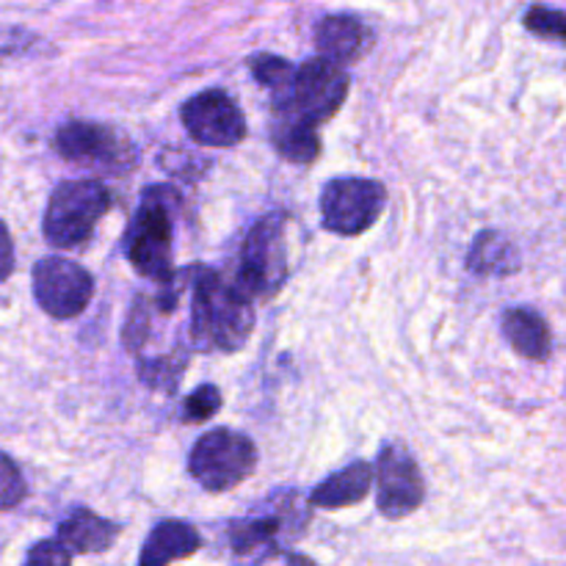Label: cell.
<instances>
[{
  "label": "cell",
  "instance_id": "cell-9",
  "mask_svg": "<svg viewBox=\"0 0 566 566\" xmlns=\"http://www.w3.org/2000/svg\"><path fill=\"white\" fill-rule=\"evenodd\" d=\"M387 208V188L368 177H337L321 191L324 230L357 238L379 221Z\"/></svg>",
  "mask_w": 566,
  "mask_h": 566
},
{
  "label": "cell",
  "instance_id": "cell-11",
  "mask_svg": "<svg viewBox=\"0 0 566 566\" xmlns=\"http://www.w3.org/2000/svg\"><path fill=\"white\" fill-rule=\"evenodd\" d=\"M180 122L188 136L202 147L227 149L247 138V116L241 105L221 88H205L180 108Z\"/></svg>",
  "mask_w": 566,
  "mask_h": 566
},
{
  "label": "cell",
  "instance_id": "cell-19",
  "mask_svg": "<svg viewBox=\"0 0 566 566\" xmlns=\"http://www.w3.org/2000/svg\"><path fill=\"white\" fill-rule=\"evenodd\" d=\"M271 144L291 164H313L321 155V138L315 136V130L296 122H271Z\"/></svg>",
  "mask_w": 566,
  "mask_h": 566
},
{
  "label": "cell",
  "instance_id": "cell-23",
  "mask_svg": "<svg viewBox=\"0 0 566 566\" xmlns=\"http://www.w3.org/2000/svg\"><path fill=\"white\" fill-rule=\"evenodd\" d=\"M25 495L28 486L20 468L14 464V459L6 457V453L0 451V512L20 506V503L25 501Z\"/></svg>",
  "mask_w": 566,
  "mask_h": 566
},
{
  "label": "cell",
  "instance_id": "cell-15",
  "mask_svg": "<svg viewBox=\"0 0 566 566\" xmlns=\"http://www.w3.org/2000/svg\"><path fill=\"white\" fill-rule=\"evenodd\" d=\"M202 547V536L193 525L182 520H164L149 531L147 542L138 556V566H169L182 558H191Z\"/></svg>",
  "mask_w": 566,
  "mask_h": 566
},
{
  "label": "cell",
  "instance_id": "cell-27",
  "mask_svg": "<svg viewBox=\"0 0 566 566\" xmlns=\"http://www.w3.org/2000/svg\"><path fill=\"white\" fill-rule=\"evenodd\" d=\"M14 271V243H11L9 227L0 221V282H6Z\"/></svg>",
  "mask_w": 566,
  "mask_h": 566
},
{
  "label": "cell",
  "instance_id": "cell-12",
  "mask_svg": "<svg viewBox=\"0 0 566 566\" xmlns=\"http://www.w3.org/2000/svg\"><path fill=\"white\" fill-rule=\"evenodd\" d=\"M94 296V280L66 258H42L33 265V298L50 318H75Z\"/></svg>",
  "mask_w": 566,
  "mask_h": 566
},
{
  "label": "cell",
  "instance_id": "cell-16",
  "mask_svg": "<svg viewBox=\"0 0 566 566\" xmlns=\"http://www.w3.org/2000/svg\"><path fill=\"white\" fill-rule=\"evenodd\" d=\"M503 337L525 359L545 363L553 354V335L547 321L534 307H509L503 313Z\"/></svg>",
  "mask_w": 566,
  "mask_h": 566
},
{
  "label": "cell",
  "instance_id": "cell-10",
  "mask_svg": "<svg viewBox=\"0 0 566 566\" xmlns=\"http://www.w3.org/2000/svg\"><path fill=\"white\" fill-rule=\"evenodd\" d=\"M376 509L387 520H403L418 512L426 497V481L418 462L401 442H387L376 459Z\"/></svg>",
  "mask_w": 566,
  "mask_h": 566
},
{
  "label": "cell",
  "instance_id": "cell-28",
  "mask_svg": "<svg viewBox=\"0 0 566 566\" xmlns=\"http://www.w3.org/2000/svg\"><path fill=\"white\" fill-rule=\"evenodd\" d=\"M285 556V566H318L313 558L302 556V553H282Z\"/></svg>",
  "mask_w": 566,
  "mask_h": 566
},
{
  "label": "cell",
  "instance_id": "cell-24",
  "mask_svg": "<svg viewBox=\"0 0 566 566\" xmlns=\"http://www.w3.org/2000/svg\"><path fill=\"white\" fill-rule=\"evenodd\" d=\"M219 409H221L219 387L202 385L186 398V403H182V420H186V423H205V420L213 418Z\"/></svg>",
  "mask_w": 566,
  "mask_h": 566
},
{
  "label": "cell",
  "instance_id": "cell-14",
  "mask_svg": "<svg viewBox=\"0 0 566 566\" xmlns=\"http://www.w3.org/2000/svg\"><path fill=\"white\" fill-rule=\"evenodd\" d=\"M374 479V464L363 462V459H359V462H352L348 468L337 470L335 475L321 481V484L310 492V506L329 509V512L357 506V503H363L365 497L370 495Z\"/></svg>",
  "mask_w": 566,
  "mask_h": 566
},
{
  "label": "cell",
  "instance_id": "cell-13",
  "mask_svg": "<svg viewBox=\"0 0 566 566\" xmlns=\"http://www.w3.org/2000/svg\"><path fill=\"white\" fill-rule=\"evenodd\" d=\"M370 31L348 14H329L315 25V48L321 59L332 61L337 66L354 64L363 59L370 48Z\"/></svg>",
  "mask_w": 566,
  "mask_h": 566
},
{
  "label": "cell",
  "instance_id": "cell-8",
  "mask_svg": "<svg viewBox=\"0 0 566 566\" xmlns=\"http://www.w3.org/2000/svg\"><path fill=\"white\" fill-rule=\"evenodd\" d=\"M258 468V448L247 434L213 429L202 434L188 457V473L202 490L230 492L243 484Z\"/></svg>",
  "mask_w": 566,
  "mask_h": 566
},
{
  "label": "cell",
  "instance_id": "cell-25",
  "mask_svg": "<svg viewBox=\"0 0 566 566\" xmlns=\"http://www.w3.org/2000/svg\"><path fill=\"white\" fill-rule=\"evenodd\" d=\"M149 337V302L144 296H136L130 313H127L125 332H122V343L125 348H130L133 354H138L144 348Z\"/></svg>",
  "mask_w": 566,
  "mask_h": 566
},
{
  "label": "cell",
  "instance_id": "cell-18",
  "mask_svg": "<svg viewBox=\"0 0 566 566\" xmlns=\"http://www.w3.org/2000/svg\"><path fill=\"white\" fill-rule=\"evenodd\" d=\"M520 265V249L497 230L479 232L468 252V269L479 276H512Z\"/></svg>",
  "mask_w": 566,
  "mask_h": 566
},
{
  "label": "cell",
  "instance_id": "cell-5",
  "mask_svg": "<svg viewBox=\"0 0 566 566\" xmlns=\"http://www.w3.org/2000/svg\"><path fill=\"white\" fill-rule=\"evenodd\" d=\"M108 208L111 193L99 180H64L44 210V241L55 249H81Z\"/></svg>",
  "mask_w": 566,
  "mask_h": 566
},
{
  "label": "cell",
  "instance_id": "cell-3",
  "mask_svg": "<svg viewBox=\"0 0 566 566\" xmlns=\"http://www.w3.org/2000/svg\"><path fill=\"white\" fill-rule=\"evenodd\" d=\"M175 205L177 193L169 186H149L142 193V205H138L125 238V252L133 269L147 280L158 282L160 287L175 280V269H171V235H175L171 210Z\"/></svg>",
  "mask_w": 566,
  "mask_h": 566
},
{
  "label": "cell",
  "instance_id": "cell-2",
  "mask_svg": "<svg viewBox=\"0 0 566 566\" xmlns=\"http://www.w3.org/2000/svg\"><path fill=\"white\" fill-rule=\"evenodd\" d=\"M346 70L326 59H310L302 66H296L293 81L285 92L271 97L274 119L296 122V125L315 130L318 125L329 122L340 111V105L348 97Z\"/></svg>",
  "mask_w": 566,
  "mask_h": 566
},
{
  "label": "cell",
  "instance_id": "cell-6",
  "mask_svg": "<svg viewBox=\"0 0 566 566\" xmlns=\"http://www.w3.org/2000/svg\"><path fill=\"white\" fill-rule=\"evenodd\" d=\"M287 219L282 213H269L249 230L243 241L241 265L232 274L238 291L249 298H269L285 285L287 280V247H285Z\"/></svg>",
  "mask_w": 566,
  "mask_h": 566
},
{
  "label": "cell",
  "instance_id": "cell-20",
  "mask_svg": "<svg viewBox=\"0 0 566 566\" xmlns=\"http://www.w3.org/2000/svg\"><path fill=\"white\" fill-rule=\"evenodd\" d=\"M188 365V352H175L166 354V357L158 359H138V376L147 387L153 390H164L169 396H175L177 387H180L182 374H186Z\"/></svg>",
  "mask_w": 566,
  "mask_h": 566
},
{
  "label": "cell",
  "instance_id": "cell-1",
  "mask_svg": "<svg viewBox=\"0 0 566 566\" xmlns=\"http://www.w3.org/2000/svg\"><path fill=\"white\" fill-rule=\"evenodd\" d=\"M191 302V343L197 352H238L254 329V302H249L235 282L205 265L186 269Z\"/></svg>",
  "mask_w": 566,
  "mask_h": 566
},
{
  "label": "cell",
  "instance_id": "cell-4",
  "mask_svg": "<svg viewBox=\"0 0 566 566\" xmlns=\"http://www.w3.org/2000/svg\"><path fill=\"white\" fill-rule=\"evenodd\" d=\"M265 512L252 517L232 520L227 525L230 553L241 566H263L282 556L280 536H298L310 523V509L298 501L296 492H276Z\"/></svg>",
  "mask_w": 566,
  "mask_h": 566
},
{
  "label": "cell",
  "instance_id": "cell-7",
  "mask_svg": "<svg viewBox=\"0 0 566 566\" xmlns=\"http://www.w3.org/2000/svg\"><path fill=\"white\" fill-rule=\"evenodd\" d=\"M53 147L64 160L97 175H125L138 164L136 144L116 127L99 122H66L55 133Z\"/></svg>",
  "mask_w": 566,
  "mask_h": 566
},
{
  "label": "cell",
  "instance_id": "cell-17",
  "mask_svg": "<svg viewBox=\"0 0 566 566\" xmlns=\"http://www.w3.org/2000/svg\"><path fill=\"white\" fill-rule=\"evenodd\" d=\"M116 536H119V525L97 517L92 509H72L70 517L59 525L61 545L70 553H81V556L105 553L108 547H114Z\"/></svg>",
  "mask_w": 566,
  "mask_h": 566
},
{
  "label": "cell",
  "instance_id": "cell-26",
  "mask_svg": "<svg viewBox=\"0 0 566 566\" xmlns=\"http://www.w3.org/2000/svg\"><path fill=\"white\" fill-rule=\"evenodd\" d=\"M22 566H72V553L59 539H44L28 551Z\"/></svg>",
  "mask_w": 566,
  "mask_h": 566
},
{
  "label": "cell",
  "instance_id": "cell-22",
  "mask_svg": "<svg viewBox=\"0 0 566 566\" xmlns=\"http://www.w3.org/2000/svg\"><path fill=\"white\" fill-rule=\"evenodd\" d=\"M525 31L547 42L566 44V11L551 9V6H531L523 17Z\"/></svg>",
  "mask_w": 566,
  "mask_h": 566
},
{
  "label": "cell",
  "instance_id": "cell-21",
  "mask_svg": "<svg viewBox=\"0 0 566 566\" xmlns=\"http://www.w3.org/2000/svg\"><path fill=\"white\" fill-rule=\"evenodd\" d=\"M249 70H252L254 81L263 83L265 88H271V97L280 92H285L293 81V72L296 66L291 61L280 59V55H271V53H254L249 59Z\"/></svg>",
  "mask_w": 566,
  "mask_h": 566
}]
</instances>
